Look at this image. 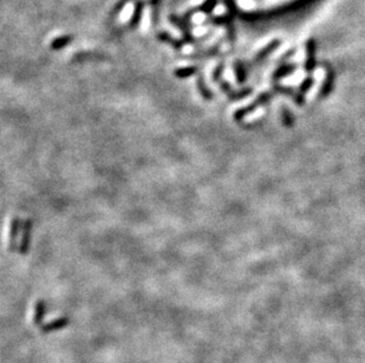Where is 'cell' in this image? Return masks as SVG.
<instances>
[{
	"mask_svg": "<svg viewBox=\"0 0 365 363\" xmlns=\"http://www.w3.org/2000/svg\"><path fill=\"white\" fill-rule=\"evenodd\" d=\"M69 322L70 319L68 317H59L53 319V321L49 322V323H45L44 326H42V332L44 334H51L54 332H58V330L63 329L66 326H69Z\"/></svg>",
	"mask_w": 365,
	"mask_h": 363,
	"instance_id": "obj_1",
	"label": "cell"
},
{
	"mask_svg": "<svg viewBox=\"0 0 365 363\" xmlns=\"http://www.w3.org/2000/svg\"><path fill=\"white\" fill-rule=\"evenodd\" d=\"M45 316V304L43 301L37 302L36 308H34V316H33V322L36 326H40L43 323V319Z\"/></svg>",
	"mask_w": 365,
	"mask_h": 363,
	"instance_id": "obj_2",
	"label": "cell"
}]
</instances>
